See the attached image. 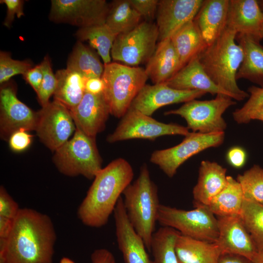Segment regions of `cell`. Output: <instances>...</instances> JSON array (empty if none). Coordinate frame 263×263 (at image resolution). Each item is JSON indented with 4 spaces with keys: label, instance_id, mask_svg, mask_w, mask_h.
Instances as JSON below:
<instances>
[{
    "label": "cell",
    "instance_id": "obj_5",
    "mask_svg": "<svg viewBox=\"0 0 263 263\" xmlns=\"http://www.w3.org/2000/svg\"><path fill=\"white\" fill-rule=\"evenodd\" d=\"M101 77L111 114L117 118L124 115L149 78L145 69L117 62L104 64Z\"/></svg>",
    "mask_w": 263,
    "mask_h": 263
},
{
    "label": "cell",
    "instance_id": "obj_24",
    "mask_svg": "<svg viewBox=\"0 0 263 263\" xmlns=\"http://www.w3.org/2000/svg\"><path fill=\"white\" fill-rule=\"evenodd\" d=\"M147 63L145 72L154 84L164 83L181 69L170 38L159 42Z\"/></svg>",
    "mask_w": 263,
    "mask_h": 263
},
{
    "label": "cell",
    "instance_id": "obj_41",
    "mask_svg": "<svg viewBox=\"0 0 263 263\" xmlns=\"http://www.w3.org/2000/svg\"><path fill=\"white\" fill-rule=\"evenodd\" d=\"M0 3H4L7 7V14L3 24L10 28L15 15L19 18L24 16L23 10L24 1L22 0H0Z\"/></svg>",
    "mask_w": 263,
    "mask_h": 263
},
{
    "label": "cell",
    "instance_id": "obj_10",
    "mask_svg": "<svg viewBox=\"0 0 263 263\" xmlns=\"http://www.w3.org/2000/svg\"><path fill=\"white\" fill-rule=\"evenodd\" d=\"M189 133L187 127L160 122L131 107L114 131L108 136L107 141L113 143L132 139L154 140L164 135L186 136Z\"/></svg>",
    "mask_w": 263,
    "mask_h": 263
},
{
    "label": "cell",
    "instance_id": "obj_30",
    "mask_svg": "<svg viewBox=\"0 0 263 263\" xmlns=\"http://www.w3.org/2000/svg\"><path fill=\"white\" fill-rule=\"evenodd\" d=\"M67 68L76 72L88 79L101 77L104 64L101 63L94 51L82 42L77 41L68 58Z\"/></svg>",
    "mask_w": 263,
    "mask_h": 263
},
{
    "label": "cell",
    "instance_id": "obj_15",
    "mask_svg": "<svg viewBox=\"0 0 263 263\" xmlns=\"http://www.w3.org/2000/svg\"><path fill=\"white\" fill-rule=\"evenodd\" d=\"M206 93L199 90H180L166 84H146L135 97L131 107L151 116L166 105L187 102L200 98Z\"/></svg>",
    "mask_w": 263,
    "mask_h": 263
},
{
    "label": "cell",
    "instance_id": "obj_46",
    "mask_svg": "<svg viewBox=\"0 0 263 263\" xmlns=\"http://www.w3.org/2000/svg\"><path fill=\"white\" fill-rule=\"evenodd\" d=\"M105 88L102 77H93L87 79L85 82V92L94 94L103 92Z\"/></svg>",
    "mask_w": 263,
    "mask_h": 263
},
{
    "label": "cell",
    "instance_id": "obj_48",
    "mask_svg": "<svg viewBox=\"0 0 263 263\" xmlns=\"http://www.w3.org/2000/svg\"><path fill=\"white\" fill-rule=\"evenodd\" d=\"M218 263H252V261L243 256L232 254L221 255Z\"/></svg>",
    "mask_w": 263,
    "mask_h": 263
},
{
    "label": "cell",
    "instance_id": "obj_16",
    "mask_svg": "<svg viewBox=\"0 0 263 263\" xmlns=\"http://www.w3.org/2000/svg\"><path fill=\"white\" fill-rule=\"evenodd\" d=\"M217 218L219 235L216 243L221 255H238L252 261L258 250L240 215Z\"/></svg>",
    "mask_w": 263,
    "mask_h": 263
},
{
    "label": "cell",
    "instance_id": "obj_17",
    "mask_svg": "<svg viewBox=\"0 0 263 263\" xmlns=\"http://www.w3.org/2000/svg\"><path fill=\"white\" fill-rule=\"evenodd\" d=\"M204 0H159L156 12L158 40L170 39L188 22L193 20Z\"/></svg>",
    "mask_w": 263,
    "mask_h": 263
},
{
    "label": "cell",
    "instance_id": "obj_18",
    "mask_svg": "<svg viewBox=\"0 0 263 263\" xmlns=\"http://www.w3.org/2000/svg\"><path fill=\"white\" fill-rule=\"evenodd\" d=\"M118 247L125 263H154L145 244L130 223L121 197L113 212Z\"/></svg>",
    "mask_w": 263,
    "mask_h": 263
},
{
    "label": "cell",
    "instance_id": "obj_23",
    "mask_svg": "<svg viewBox=\"0 0 263 263\" xmlns=\"http://www.w3.org/2000/svg\"><path fill=\"white\" fill-rule=\"evenodd\" d=\"M226 169L216 162L202 161L197 183L192 191L194 206H208L227 184Z\"/></svg>",
    "mask_w": 263,
    "mask_h": 263
},
{
    "label": "cell",
    "instance_id": "obj_4",
    "mask_svg": "<svg viewBox=\"0 0 263 263\" xmlns=\"http://www.w3.org/2000/svg\"><path fill=\"white\" fill-rule=\"evenodd\" d=\"M123 195L128 218L150 251L160 204L157 187L150 178L147 165L141 167L138 177L126 188Z\"/></svg>",
    "mask_w": 263,
    "mask_h": 263
},
{
    "label": "cell",
    "instance_id": "obj_52",
    "mask_svg": "<svg viewBox=\"0 0 263 263\" xmlns=\"http://www.w3.org/2000/svg\"><path fill=\"white\" fill-rule=\"evenodd\" d=\"M260 7L263 13V0H258Z\"/></svg>",
    "mask_w": 263,
    "mask_h": 263
},
{
    "label": "cell",
    "instance_id": "obj_38",
    "mask_svg": "<svg viewBox=\"0 0 263 263\" xmlns=\"http://www.w3.org/2000/svg\"><path fill=\"white\" fill-rule=\"evenodd\" d=\"M40 65L43 73V79L37 94L40 105L44 107L50 102L49 99L56 91L57 82L48 56L44 57Z\"/></svg>",
    "mask_w": 263,
    "mask_h": 263
},
{
    "label": "cell",
    "instance_id": "obj_12",
    "mask_svg": "<svg viewBox=\"0 0 263 263\" xmlns=\"http://www.w3.org/2000/svg\"><path fill=\"white\" fill-rule=\"evenodd\" d=\"M110 5L105 0H52L49 19L80 28L105 23Z\"/></svg>",
    "mask_w": 263,
    "mask_h": 263
},
{
    "label": "cell",
    "instance_id": "obj_29",
    "mask_svg": "<svg viewBox=\"0 0 263 263\" xmlns=\"http://www.w3.org/2000/svg\"><path fill=\"white\" fill-rule=\"evenodd\" d=\"M227 184L215 196L208 205L210 210L217 217L240 215L244 197L237 181L227 176Z\"/></svg>",
    "mask_w": 263,
    "mask_h": 263
},
{
    "label": "cell",
    "instance_id": "obj_37",
    "mask_svg": "<svg viewBox=\"0 0 263 263\" xmlns=\"http://www.w3.org/2000/svg\"><path fill=\"white\" fill-rule=\"evenodd\" d=\"M250 93L248 100L243 106L233 113L234 120L238 124H247L250 122L254 112L263 104V88L252 86L248 88Z\"/></svg>",
    "mask_w": 263,
    "mask_h": 263
},
{
    "label": "cell",
    "instance_id": "obj_22",
    "mask_svg": "<svg viewBox=\"0 0 263 263\" xmlns=\"http://www.w3.org/2000/svg\"><path fill=\"white\" fill-rule=\"evenodd\" d=\"M229 0H205L193 21L207 46L226 27Z\"/></svg>",
    "mask_w": 263,
    "mask_h": 263
},
{
    "label": "cell",
    "instance_id": "obj_2",
    "mask_svg": "<svg viewBox=\"0 0 263 263\" xmlns=\"http://www.w3.org/2000/svg\"><path fill=\"white\" fill-rule=\"evenodd\" d=\"M133 177L132 167L123 158L114 159L102 168L77 208V216L80 222L93 228L105 225Z\"/></svg>",
    "mask_w": 263,
    "mask_h": 263
},
{
    "label": "cell",
    "instance_id": "obj_1",
    "mask_svg": "<svg viewBox=\"0 0 263 263\" xmlns=\"http://www.w3.org/2000/svg\"><path fill=\"white\" fill-rule=\"evenodd\" d=\"M56 238L48 215L20 208L9 237L0 242V263H53Z\"/></svg>",
    "mask_w": 263,
    "mask_h": 263
},
{
    "label": "cell",
    "instance_id": "obj_35",
    "mask_svg": "<svg viewBox=\"0 0 263 263\" xmlns=\"http://www.w3.org/2000/svg\"><path fill=\"white\" fill-rule=\"evenodd\" d=\"M236 180L239 183L244 199L263 205V168L255 165L239 174Z\"/></svg>",
    "mask_w": 263,
    "mask_h": 263
},
{
    "label": "cell",
    "instance_id": "obj_19",
    "mask_svg": "<svg viewBox=\"0 0 263 263\" xmlns=\"http://www.w3.org/2000/svg\"><path fill=\"white\" fill-rule=\"evenodd\" d=\"M70 111L76 128L94 137L104 129L111 114L103 93L94 94L85 92L79 103Z\"/></svg>",
    "mask_w": 263,
    "mask_h": 263
},
{
    "label": "cell",
    "instance_id": "obj_3",
    "mask_svg": "<svg viewBox=\"0 0 263 263\" xmlns=\"http://www.w3.org/2000/svg\"><path fill=\"white\" fill-rule=\"evenodd\" d=\"M237 32L226 27L212 44L198 56L206 73L217 86L238 101L248 96L237 83L236 75L244 56L242 48L235 42Z\"/></svg>",
    "mask_w": 263,
    "mask_h": 263
},
{
    "label": "cell",
    "instance_id": "obj_47",
    "mask_svg": "<svg viewBox=\"0 0 263 263\" xmlns=\"http://www.w3.org/2000/svg\"><path fill=\"white\" fill-rule=\"evenodd\" d=\"M14 220L0 216V242H4L9 237L13 225Z\"/></svg>",
    "mask_w": 263,
    "mask_h": 263
},
{
    "label": "cell",
    "instance_id": "obj_31",
    "mask_svg": "<svg viewBox=\"0 0 263 263\" xmlns=\"http://www.w3.org/2000/svg\"><path fill=\"white\" fill-rule=\"evenodd\" d=\"M141 19L129 0H114L110 5L105 24L118 36L133 29L141 23Z\"/></svg>",
    "mask_w": 263,
    "mask_h": 263
},
{
    "label": "cell",
    "instance_id": "obj_13",
    "mask_svg": "<svg viewBox=\"0 0 263 263\" xmlns=\"http://www.w3.org/2000/svg\"><path fill=\"white\" fill-rule=\"evenodd\" d=\"M36 131L41 141L55 151L69 139L75 131L70 110L54 100L38 112Z\"/></svg>",
    "mask_w": 263,
    "mask_h": 263
},
{
    "label": "cell",
    "instance_id": "obj_34",
    "mask_svg": "<svg viewBox=\"0 0 263 263\" xmlns=\"http://www.w3.org/2000/svg\"><path fill=\"white\" fill-rule=\"evenodd\" d=\"M240 216L258 251L263 250V205L244 199Z\"/></svg>",
    "mask_w": 263,
    "mask_h": 263
},
{
    "label": "cell",
    "instance_id": "obj_28",
    "mask_svg": "<svg viewBox=\"0 0 263 263\" xmlns=\"http://www.w3.org/2000/svg\"><path fill=\"white\" fill-rule=\"evenodd\" d=\"M55 75L57 82L53 94L54 100L71 110L82 99L87 79L78 73L67 68L58 70Z\"/></svg>",
    "mask_w": 263,
    "mask_h": 263
},
{
    "label": "cell",
    "instance_id": "obj_53",
    "mask_svg": "<svg viewBox=\"0 0 263 263\" xmlns=\"http://www.w3.org/2000/svg\"><path fill=\"white\" fill-rule=\"evenodd\" d=\"M261 37H262V39L263 38V27L262 28V30H261Z\"/></svg>",
    "mask_w": 263,
    "mask_h": 263
},
{
    "label": "cell",
    "instance_id": "obj_42",
    "mask_svg": "<svg viewBox=\"0 0 263 263\" xmlns=\"http://www.w3.org/2000/svg\"><path fill=\"white\" fill-rule=\"evenodd\" d=\"M32 135L24 130L14 132L9 139L10 149L16 152H20L27 149L32 143Z\"/></svg>",
    "mask_w": 263,
    "mask_h": 263
},
{
    "label": "cell",
    "instance_id": "obj_49",
    "mask_svg": "<svg viewBox=\"0 0 263 263\" xmlns=\"http://www.w3.org/2000/svg\"><path fill=\"white\" fill-rule=\"evenodd\" d=\"M259 120L263 121V104L260 106L253 113L251 120Z\"/></svg>",
    "mask_w": 263,
    "mask_h": 263
},
{
    "label": "cell",
    "instance_id": "obj_6",
    "mask_svg": "<svg viewBox=\"0 0 263 263\" xmlns=\"http://www.w3.org/2000/svg\"><path fill=\"white\" fill-rule=\"evenodd\" d=\"M53 162L65 175H82L90 180L94 179L102 169L95 137L76 128L73 137L55 151Z\"/></svg>",
    "mask_w": 263,
    "mask_h": 263
},
{
    "label": "cell",
    "instance_id": "obj_7",
    "mask_svg": "<svg viewBox=\"0 0 263 263\" xmlns=\"http://www.w3.org/2000/svg\"><path fill=\"white\" fill-rule=\"evenodd\" d=\"M195 206L194 209L186 210L160 204L157 222L162 226L177 230L181 235L216 243L219 235L217 218L208 207Z\"/></svg>",
    "mask_w": 263,
    "mask_h": 263
},
{
    "label": "cell",
    "instance_id": "obj_51",
    "mask_svg": "<svg viewBox=\"0 0 263 263\" xmlns=\"http://www.w3.org/2000/svg\"><path fill=\"white\" fill-rule=\"evenodd\" d=\"M59 263H75L73 260L67 257H63L59 261Z\"/></svg>",
    "mask_w": 263,
    "mask_h": 263
},
{
    "label": "cell",
    "instance_id": "obj_33",
    "mask_svg": "<svg viewBox=\"0 0 263 263\" xmlns=\"http://www.w3.org/2000/svg\"><path fill=\"white\" fill-rule=\"evenodd\" d=\"M180 234L177 230L165 226L154 232L150 244L154 263H179L175 244Z\"/></svg>",
    "mask_w": 263,
    "mask_h": 263
},
{
    "label": "cell",
    "instance_id": "obj_11",
    "mask_svg": "<svg viewBox=\"0 0 263 263\" xmlns=\"http://www.w3.org/2000/svg\"><path fill=\"white\" fill-rule=\"evenodd\" d=\"M224 138L225 132L210 133L190 132L177 145L154 151L150 161L171 178L179 167L188 159L208 148L221 145Z\"/></svg>",
    "mask_w": 263,
    "mask_h": 263
},
{
    "label": "cell",
    "instance_id": "obj_27",
    "mask_svg": "<svg viewBox=\"0 0 263 263\" xmlns=\"http://www.w3.org/2000/svg\"><path fill=\"white\" fill-rule=\"evenodd\" d=\"M170 40L179 57L181 69L207 46L193 20L179 29Z\"/></svg>",
    "mask_w": 263,
    "mask_h": 263
},
{
    "label": "cell",
    "instance_id": "obj_9",
    "mask_svg": "<svg viewBox=\"0 0 263 263\" xmlns=\"http://www.w3.org/2000/svg\"><path fill=\"white\" fill-rule=\"evenodd\" d=\"M158 38L156 24L141 22L132 30L116 36L111 50L112 58L123 64L137 67L147 62L153 55Z\"/></svg>",
    "mask_w": 263,
    "mask_h": 263
},
{
    "label": "cell",
    "instance_id": "obj_20",
    "mask_svg": "<svg viewBox=\"0 0 263 263\" xmlns=\"http://www.w3.org/2000/svg\"><path fill=\"white\" fill-rule=\"evenodd\" d=\"M263 13L256 0H229L226 27L260 41Z\"/></svg>",
    "mask_w": 263,
    "mask_h": 263
},
{
    "label": "cell",
    "instance_id": "obj_14",
    "mask_svg": "<svg viewBox=\"0 0 263 263\" xmlns=\"http://www.w3.org/2000/svg\"><path fill=\"white\" fill-rule=\"evenodd\" d=\"M38 113L32 110L17 96L13 84H2L0 90V132L2 139L8 141L15 132L35 131Z\"/></svg>",
    "mask_w": 263,
    "mask_h": 263
},
{
    "label": "cell",
    "instance_id": "obj_8",
    "mask_svg": "<svg viewBox=\"0 0 263 263\" xmlns=\"http://www.w3.org/2000/svg\"><path fill=\"white\" fill-rule=\"evenodd\" d=\"M232 99L228 95L218 94L211 100L189 101L179 108L167 111L164 114L181 116L186 121L187 127L192 132H224L226 123L222 115L229 107L236 104Z\"/></svg>",
    "mask_w": 263,
    "mask_h": 263
},
{
    "label": "cell",
    "instance_id": "obj_21",
    "mask_svg": "<svg viewBox=\"0 0 263 263\" xmlns=\"http://www.w3.org/2000/svg\"><path fill=\"white\" fill-rule=\"evenodd\" d=\"M164 83L177 90H199L212 95H226L233 99L230 94L212 81L203 68L198 56L191 59Z\"/></svg>",
    "mask_w": 263,
    "mask_h": 263
},
{
    "label": "cell",
    "instance_id": "obj_36",
    "mask_svg": "<svg viewBox=\"0 0 263 263\" xmlns=\"http://www.w3.org/2000/svg\"><path fill=\"white\" fill-rule=\"evenodd\" d=\"M29 60H18L11 58L10 53L0 52V83L7 82L12 77L17 75H22L32 68Z\"/></svg>",
    "mask_w": 263,
    "mask_h": 263
},
{
    "label": "cell",
    "instance_id": "obj_25",
    "mask_svg": "<svg viewBox=\"0 0 263 263\" xmlns=\"http://www.w3.org/2000/svg\"><path fill=\"white\" fill-rule=\"evenodd\" d=\"M236 40L243 50V59L236 79H245L263 88V46L248 36L237 34Z\"/></svg>",
    "mask_w": 263,
    "mask_h": 263
},
{
    "label": "cell",
    "instance_id": "obj_44",
    "mask_svg": "<svg viewBox=\"0 0 263 263\" xmlns=\"http://www.w3.org/2000/svg\"><path fill=\"white\" fill-rule=\"evenodd\" d=\"M227 160L232 167L240 168L245 164L246 154L245 150L240 147L231 148L227 152Z\"/></svg>",
    "mask_w": 263,
    "mask_h": 263
},
{
    "label": "cell",
    "instance_id": "obj_26",
    "mask_svg": "<svg viewBox=\"0 0 263 263\" xmlns=\"http://www.w3.org/2000/svg\"><path fill=\"white\" fill-rule=\"evenodd\" d=\"M179 263H218L221 255L216 243H210L181 234L175 244Z\"/></svg>",
    "mask_w": 263,
    "mask_h": 263
},
{
    "label": "cell",
    "instance_id": "obj_45",
    "mask_svg": "<svg viewBox=\"0 0 263 263\" xmlns=\"http://www.w3.org/2000/svg\"><path fill=\"white\" fill-rule=\"evenodd\" d=\"M92 263H116L113 253L105 248L96 249L91 256Z\"/></svg>",
    "mask_w": 263,
    "mask_h": 263
},
{
    "label": "cell",
    "instance_id": "obj_39",
    "mask_svg": "<svg viewBox=\"0 0 263 263\" xmlns=\"http://www.w3.org/2000/svg\"><path fill=\"white\" fill-rule=\"evenodd\" d=\"M20 208L3 186L0 187V216L14 220Z\"/></svg>",
    "mask_w": 263,
    "mask_h": 263
},
{
    "label": "cell",
    "instance_id": "obj_40",
    "mask_svg": "<svg viewBox=\"0 0 263 263\" xmlns=\"http://www.w3.org/2000/svg\"><path fill=\"white\" fill-rule=\"evenodd\" d=\"M132 6L144 18L146 21H150L156 15L159 0H129Z\"/></svg>",
    "mask_w": 263,
    "mask_h": 263
},
{
    "label": "cell",
    "instance_id": "obj_32",
    "mask_svg": "<svg viewBox=\"0 0 263 263\" xmlns=\"http://www.w3.org/2000/svg\"><path fill=\"white\" fill-rule=\"evenodd\" d=\"M78 41H87L97 50L104 64L111 62V50L116 37L105 24L80 28L75 34Z\"/></svg>",
    "mask_w": 263,
    "mask_h": 263
},
{
    "label": "cell",
    "instance_id": "obj_50",
    "mask_svg": "<svg viewBox=\"0 0 263 263\" xmlns=\"http://www.w3.org/2000/svg\"><path fill=\"white\" fill-rule=\"evenodd\" d=\"M252 263H263V250L258 251L252 260Z\"/></svg>",
    "mask_w": 263,
    "mask_h": 263
},
{
    "label": "cell",
    "instance_id": "obj_43",
    "mask_svg": "<svg viewBox=\"0 0 263 263\" xmlns=\"http://www.w3.org/2000/svg\"><path fill=\"white\" fill-rule=\"evenodd\" d=\"M23 76L37 94L43 79V73L40 64L30 69Z\"/></svg>",
    "mask_w": 263,
    "mask_h": 263
}]
</instances>
